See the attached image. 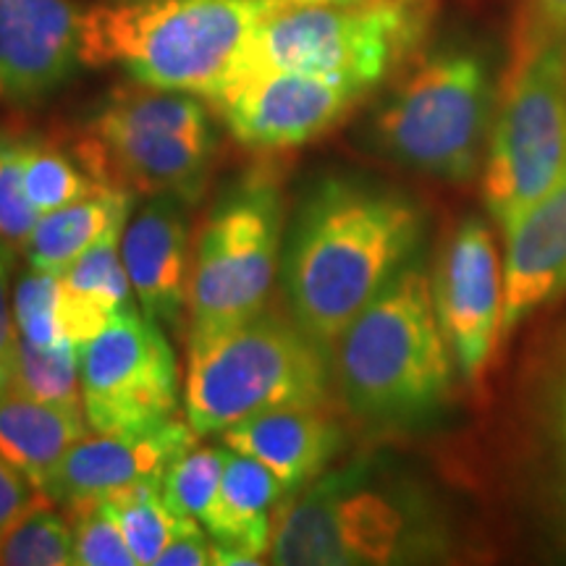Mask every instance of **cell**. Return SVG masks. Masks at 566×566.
<instances>
[{"label":"cell","mask_w":566,"mask_h":566,"mask_svg":"<svg viewBox=\"0 0 566 566\" xmlns=\"http://www.w3.org/2000/svg\"><path fill=\"white\" fill-rule=\"evenodd\" d=\"M556 412L558 420H566V359L564 367L558 370V384H556Z\"/></svg>","instance_id":"obj_35"},{"label":"cell","mask_w":566,"mask_h":566,"mask_svg":"<svg viewBox=\"0 0 566 566\" xmlns=\"http://www.w3.org/2000/svg\"><path fill=\"white\" fill-rule=\"evenodd\" d=\"M212 564V541L197 520H184V525L168 548L158 556L155 566H210Z\"/></svg>","instance_id":"obj_33"},{"label":"cell","mask_w":566,"mask_h":566,"mask_svg":"<svg viewBox=\"0 0 566 566\" xmlns=\"http://www.w3.org/2000/svg\"><path fill=\"white\" fill-rule=\"evenodd\" d=\"M328 349L294 317L258 313L221 334L189 342L184 415L197 436H221L244 417L279 405H325Z\"/></svg>","instance_id":"obj_6"},{"label":"cell","mask_w":566,"mask_h":566,"mask_svg":"<svg viewBox=\"0 0 566 566\" xmlns=\"http://www.w3.org/2000/svg\"><path fill=\"white\" fill-rule=\"evenodd\" d=\"M97 184L132 195L197 202L216 155V132L192 92L139 84L116 90L80 145Z\"/></svg>","instance_id":"obj_7"},{"label":"cell","mask_w":566,"mask_h":566,"mask_svg":"<svg viewBox=\"0 0 566 566\" xmlns=\"http://www.w3.org/2000/svg\"><path fill=\"white\" fill-rule=\"evenodd\" d=\"M365 92L342 80L273 69L239 76L210 103L242 145L283 150L334 129Z\"/></svg>","instance_id":"obj_12"},{"label":"cell","mask_w":566,"mask_h":566,"mask_svg":"<svg viewBox=\"0 0 566 566\" xmlns=\"http://www.w3.org/2000/svg\"><path fill=\"white\" fill-rule=\"evenodd\" d=\"M179 386L171 344L134 304L82 344V407L90 430H139L171 420Z\"/></svg>","instance_id":"obj_11"},{"label":"cell","mask_w":566,"mask_h":566,"mask_svg":"<svg viewBox=\"0 0 566 566\" xmlns=\"http://www.w3.org/2000/svg\"><path fill=\"white\" fill-rule=\"evenodd\" d=\"M430 286L457 370L478 380L501 342L504 317V260L488 223L467 218L451 233Z\"/></svg>","instance_id":"obj_13"},{"label":"cell","mask_w":566,"mask_h":566,"mask_svg":"<svg viewBox=\"0 0 566 566\" xmlns=\"http://www.w3.org/2000/svg\"><path fill=\"white\" fill-rule=\"evenodd\" d=\"M273 0H122L82 13V63L216 97Z\"/></svg>","instance_id":"obj_4"},{"label":"cell","mask_w":566,"mask_h":566,"mask_svg":"<svg viewBox=\"0 0 566 566\" xmlns=\"http://www.w3.org/2000/svg\"><path fill=\"white\" fill-rule=\"evenodd\" d=\"M76 566H137L124 530L105 499L71 506Z\"/></svg>","instance_id":"obj_29"},{"label":"cell","mask_w":566,"mask_h":566,"mask_svg":"<svg viewBox=\"0 0 566 566\" xmlns=\"http://www.w3.org/2000/svg\"><path fill=\"white\" fill-rule=\"evenodd\" d=\"M11 260L13 250L0 242V386L13 380V365H17L19 331L17 317H13V296H11Z\"/></svg>","instance_id":"obj_31"},{"label":"cell","mask_w":566,"mask_h":566,"mask_svg":"<svg viewBox=\"0 0 566 566\" xmlns=\"http://www.w3.org/2000/svg\"><path fill=\"white\" fill-rule=\"evenodd\" d=\"M221 441L263 462L289 493L321 478L342 451L344 436L325 405L296 401L244 417L221 433Z\"/></svg>","instance_id":"obj_18"},{"label":"cell","mask_w":566,"mask_h":566,"mask_svg":"<svg viewBox=\"0 0 566 566\" xmlns=\"http://www.w3.org/2000/svg\"><path fill=\"white\" fill-rule=\"evenodd\" d=\"M21 163H24L27 197L40 216L66 208L71 202H80L103 187L87 168L48 142L24 137Z\"/></svg>","instance_id":"obj_25"},{"label":"cell","mask_w":566,"mask_h":566,"mask_svg":"<svg viewBox=\"0 0 566 566\" xmlns=\"http://www.w3.org/2000/svg\"><path fill=\"white\" fill-rule=\"evenodd\" d=\"M566 174V32L520 38L483 166L485 208L501 229Z\"/></svg>","instance_id":"obj_9"},{"label":"cell","mask_w":566,"mask_h":566,"mask_svg":"<svg viewBox=\"0 0 566 566\" xmlns=\"http://www.w3.org/2000/svg\"><path fill=\"white\" fill-rule=\"evenodd\" d=\"M13 386L59 407H82V346H38L19 338Z\"/></svg>","instance_id":"obj_24"},{"label":"cell","mask_w":566,"mask_h":566,"mask_svg":"<svg viewBox=\"0 0 566 566\" xmlns=\"http://www.w3.org/2000/svg\"><path fill=\"white\" fill-rule=\"evenodd\" d=\"M80 63L82 13L71 0H0V103H38Z\"/></svg>","instance_id":"obj_15"},{"label":"cell","mask_w":566,"mask_h":566,"mask_svg":"<svg viewBox=\"0 0 566 566\" xmlns=\"http://www.w3.org/2000/svg\"><path fill=\"white\" fill-rule=\"evenodd\" d=\"M223 459L226 446L192 443L166 467L160 493L174 514L189 516L202 525L221 485Z\"/></svg>","instance_id":"obj_28"},{"label":"cell","mask_w":566,"mask_h":566,"mask_svg":"<svg viewBox=\"0 0 566 566\" xmlns=\"http://www.w3.org/2000/svg\"><path fill=\"white\" fill-rule=\"evenodd\" d=\"M13 317L19 338L38 346L87 344L113 315L69 292L61 273L38 271L21 275L13 292Z\"/></svg>","instance_id":"obj_22"},{"label":"cell","mask_w":566,"mask_h":566,"mask_svg":"<svg viewBox=\"0 0 566 566\" xmlns=\"http://www.w3.org/2000/svg\"><path fill=\"white\" fill-rule=\"evenodd\" d=\"M566 32V0H527L525 30L520 38H548Z\"/></svg>","instance_id":"obj_34"},{"label":"cell","mask_w":566,"mask_h":566,"mask_svg":"<svg viewBox=\"0 0 566 566\" xmlns=\"http://www.w3.org/2000/svg\"><path fill=\"white\" fill-rule=\"evenodd\" d=\"M40 501H45V495L0 457V537Z\"/></svg>","instance_id":"obj_32"},{"label":"cell","mask_w":566,"mask_h":566,"mask_svg":"<svg viewBox=\"0 0 566 566\" xmlns=\"http://www.w3.org/2000/svg\"><path fill=\"white\" fill-rule=\"evenodd\" d=\"M493 82L485 59L443 51L409 71L373 122L388 160L443 181H470L491 137Z\"/></svg>","instance_id":"obj_8"},{"label":"cell","mask_w":566,"mask_h":566,"mask_svg":"<svg viewBox=\"0 0 566 566\" xmlns=\"http://www.w3.org/2000/svg\"><path fill=\"white\" fill-rule=\"evenodd\" d=\"M87 428L84 409L48 405L13 384L0 386V457L40 493Z\"/></svg>","instance_id":"obj_20"},{"label":"cell","mask_w":566,"mask_h":566,"mask_svg":"<svg viewBox=\"0 0 566 566\" xmlns=\"http://www.w3.org/2000/svg\"><path fill=\"white\" fill-rule=\"evenodd\" d=\"M430 19L433 0H273L223 87L281 69L373 90L420 48Z\"/></svg>","instance_id":"obj_5"},{"label":"cell","mask_w":566,"mask_h":566,"mask_svg":"<svg viewBox=\"0 0 566 566\" xmlns=\"http://www.w3.org/2000/svg\"><path fill=\"white\" fill-rule=\"evenodd\" d=\"M558 424H562V436H564V451H566V420H558Z\"/></svg>","instance_id":"obj_36"},{"label":"cell","mask_w":566,"mask_h":566,"mask_svg":"<svg viewBox=\"0 0 566 566\" xmlns=\"http://www.w3.org/2000/svg\"><path fill=\"white\" fill-rule=\"evenodd\" d=\"M501 336L566 292V174L504 229Z\"/></svg>","instance_id":"obj_17"},{"label":"cell","mask_w":566,"mask_h":566,"mask_svg":"<svg viewBox=\"0 0 566 566\" xmlns=\"http://www.w3.org/2000/svg\"><path fill=\"white\" fill-rule=\"evenodd\" d=\"M105 501L124 530L137 566H155L187 520V516L174 514L171 506L163 501L160 480H142L126 491L108 495Z\"/></svg>","instance_id":"obj_23"},{"label":"cell","mask_w":566,"mask_h":566,"mask_svg":"<svg viewBox=\"0 0 566 566\" xmlns=\"http://www.w3.org/2000/svg\"><path fill=\"white\" fill-rule=\"evenodd\" d=\"M192 443L197 433L179 417L139 430H95L71 446L42 495L66 509L108 499L142 480H163L166 467Z\"/></svg>","instance_id":"obj_14"},{"label":"cell","mask_w":566,"mask_h":566,"mask_svg":"<svg viewBox=\"0 0 566 566\" xmlns=\"http://www.w3.org/2000/svg\"><path fill=\"white\" fill-rule=\"evenodd\" d=\"M283 258V200L265 179L229 189L200 233L189 271V342L263 313Z\"/></svg>","instance_id":"obj_10"},{"label":"cell","mask_w":566,"mask_h":566,"mask_svg":"<svg viewBox=\"0 0 566 566\" xmlns=\"http://www.w3.org/2000/svg\"><path fill=\"white\" fill-rule=\"evenodd\" d=\"M132 200L134 195L126 189L101 187L80 202L40 216L24 247L30 268L63 273L103 237L124 229L129 221Z\"/></svg>","instance_id":"obj_21"},{"label":"cell","mask_w":566,"mask_h":566,"mask_svg":"<svg viewBox=\"0 0 566 566\" xmlns=\"http://www.w3.org/2000/svg\"><path fill=\"white\" fill-rule=\"evenodd\" d=\"M409 197L352 179H325L304 197L283 242L281 279L289 313L323 344L405 271L422 239Z\"/></svg>","instance_id":"obj_1"},{"label":"cell","mask_w":566,"mask_h":566,"mask_svg":"<svg viewBox=\"0 0 566 566\" xmlns=\"http://www.w3.org/2000/svg\"><path fill=\"white\" fill-rule=\"evenodd\" d=\"M21 142L24 137L0 132V242L13 252L24 250L40 221V212L27 197Z\"/></svg>","instance_id":"obj_30"},{"label":"cell","mask_w":566,"mask_h":566,"mask_svg":"<svg viewBox=\"0 0 566 566\" xmlns=\"http://www.w3.org/2000/svg\"><path fill=\"white\" fill-rule=\"evenodd\" d=\"M53 506V501H40L0 537V564L74 566V530Z\"/></svg>","instance_id":"obj_26"},{"label":"cell","mask_w":566,"mask_h":566,"mask_svg":"<svg viewBox=\"0 0 566 566\" xmlns=\"http://www.w3.org/2000/svg\"><path fill=\"white\" fill-rule=\"evenodd\" d=\"M446 548L443 522L415 485L357 462L283 501L268 556L281 566H386Z\"/></svg>","instance_id":"obj_2"},{"label":"cell","mask_w":566,"mask_h":566,"mask_svg":"<svg viewBox=\"0 0 566 566\" xmlns=\"http://www.w3.org/2000/svg\"><path fill=\"white\" fill-rule=\"evenodd\" d=\"M334 380L346 409L373 424H415L446 405L454 357L433 286L407 265L336 338Z\"/></svg>","instance_id":"obj_3"},{"label":"cell","mask_w":566,"mask_h":566,"mask_svg":"<svg viewBox=\"0 0 566 566\" xmlns=\"http://www.w3.org/2000/svg\"><path fill=\"white\" fill-rule=\"evenodd\" d=\"M289 495V488L263 462L226 446L221 485L202 527L216 546L265 556L275 516Z\"/></svg>","instance_id":"obj_19"},{"label":"cell","mask_w":566,"mask_h":566,"mask_svg":"<svg viewBox=\"0 0 566 566\" xmlns=\"http://www.w3.org/2000/svg\"><path fill=\"white\" fill-rule=\"evenodd\" d=\"M122 231L124 229L111 231L108 237H103L95 247H90L80 260H74L61 273L69 292L82 296L84 302L95 304V307H101L108 315L122 313V310L134 304L129 273H126L122 252H118Z\"/></svg>","instance_id":"obj_27"},{"label":"cell","mask_w":566,"mask_h":566,"mask_svg":"<svg viewBox=\"0 0 566 566\" xmlns=\"http://www.w3.org/2000/svg\"><path fill=\"white\" fill-rule=\"evenodd\" d=\"M134 300L158 325H176L189 296V231L184 200L153 195L122 231Z\"/></svg>","instance_id":"obj_16"}]
</instances>
